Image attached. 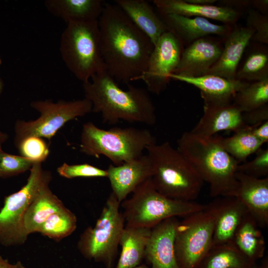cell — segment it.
<instances>
[{
  "instance_id": "obj_1",
  "label": "cell",
  "mask_w": 268,
  "mask_h": 268,
  "mask_svg": "<svg viewBox=\"0 0 268 268\" xmlns=\"http://www.w3.org/2000/svg\"><path fill=\"white\" fill-rule=\"evenodd\" d=\"M98 23L107 73L117 82L139 80L154 48L150 39L116 4L104 2Z\"/></svg>"
},
{
  "instance_id": "obj_2",
  "label": "cell",
  "mask_w": 268,
  "mask_h": 268,
  "mask_svg": "<svg viewBox=\"0 0 268 268\" xmlns=\"http://www.w3.org/2000/svg\"><path fill=\"white\" fill-rule=\"evenodd\" d=\"M82 83L84 98L92 103V112L100 114L104 123H156L155 107L146 89L129 83L128 90H123L107 71Z\"/></svg>"
},
{
  "instance_id": "obj_3",
  "label": "cell",
  "mask_w": 268,
  "mask_h": 268,
  "mask_svg": "<svg viewBox=\"0 0 268 268\" xmlns=\"http://www.w3.org/2000/svg\"><path fill=\"white\" fill-rule=\"evenodd\" d=\"M204 182L210 195L231 197L237 186L240 164L223 148L221 136H205L186 132L177 140V148Z\"/></svg>"
},
{
  "instance_id": "obj_4",
  "label": "cell",
  "mask_w": 268,
  "mask_h": 268,
  "mask_svg": "<svg viewBox=\"0 0 268 268\" xmlns=\"http://www.w3.org/2000/svg\"><path fill=\"white\" fill-rule=\"evenodd\" d=\"M152 166L151 182L162 195L173 200L194 201L204 182L185 157L168 141L146 148Z\"/></svg>"
},
{
  "instance_id": "obj_5",
  "label": "cell",
  "mask_w": 268,
  "mask_h": 268,
  "mask_svg": "<svg viewBox=\"0 0 268 268\" xmlns=\"http://www.w3.org/2000/svg\"><path fill=\"white\" fill-rule=\"evenodd\" d=\"M156 143V138L147 129L114 127L106 130L88 122L82 126L79 147L86 155L97 158L104 155L113 165H120L141 156L147 146Z\"/></svg>"
},
{
  "instance_id": "obj_6",
  "label": "cell",
  "mask_w": 268,
  "mask_h": 268,
  "mask_svg": "<svg viewBox=\"0 0 268 268\" xmlns=\"http://www.w3.org/2000/svg\"><path fill=\"white\" fill-rule=\"evenodd\" d=\"M60 52L67 68L82 83L106 71L98 20L67 24L61 35Z\"/></svg>"
},
{
  "instance_id": "obj_7",
  "label": "cell",
  "mask_w": 268,
  "mask_h": 268,
  "mask_svg": "<svg viewBox=\"0 0 268 268\" xmlns=\"http://www.w3.org/2000/svg\"><path fill=\"white\" fill-rule=\"evenodd\" d=\"M121 205L126 225L152 228L172 217H185L203 209L206 204L169 198L158 192L151 178L140 185Z\"/></svg>"
},
{
  "instance_id": "obj_8",
  "label": "cell",
  "mask_w": 268,
  "mask_h": 268,
  "mask_svg": "<svg viewBox=\"0 0 268 268\" xmlns=\"http://www.w3.org/2000/svg\"><path fill=\"white\" fill-rule=\"evenodd\" d=\"M120 205L111 192L95 225L86 228L77 243V248L85 259L100 263L105 268H114L126 225Z\"/></svg>"
},
{
  "instance_id": "obj_9",
  "label": "cell",
  "mask_w": 268,
  "mask_h": 268,
  "mask_svg": "<svg viewBox=\"0 0 268 268\" xmlns=\"http://www.w3.org/2000/svg\"><path fill=\"white\" fill-rule=\"evenodd\" d=\"M219 199L180 221L175 235V251L180 268H198L212 246Z\"/></svg>"
},
{
  "instance_id": "obj_10",
  "label": "cell",
  "mask_w": 268,
  "mask_h": 268,
  "mask_svg": "<svg viewBox=\"0 0 268 268\" xmlns=\"http://www.w3.org/2000/svg\"><path fill=\"white\" fill-rule=\"evenodd\" d=\"M29 171L26 183L5 196L0 209V244L3 246H18L26 242L28 235L24 226L26 211L40 189L52 180L51 172L44 170L42 163H34Z\"/></svg>"
},
{
  "instance_id": "obj_11",
  "label": "cell",
  "mask_w": 268,
  "mask_h": 268,
  "mask_svg": "<svg viewBox=\"0 0 268 268\" xmlns=\"http://www.w3.org/2000/svg\"><path fill=\"white\" fill-rule=\"evenodd\" d=\"M30 106L40 113L36 120H18L14 124V144L29 136L50 140L68 122L92 112L91 102L85 98L73 100H34Z\"/></svg>"
},
{
  "instance_id": "obj_12",
  "label": "cell",
  "mask_w": 268,
  "mask_h": 268,
  "mask_svg": "<svg viewBox=\"0 0 268 268\" xmlns=\"http://www.w3.org/2000/svg\"><path fill=\"white\" fill-rule=\"evenodd\" d=\"M184 49L180 40L171 32L168 31L161 36L139 79L145 83L148 91L158 95L166 89Z\"/></svg>"
},
{
  "instance_id": "obj_13",
  "label": "cell",
  "mask_w": 268,
  "mask_h": 268,
  "mask_svg": "<svg viewBox=\"0 0 268 268\" xmlns=\"http://www.w3.org/2000/svg\"><path fill=\"white\" fill-rule=\"evenodd\" d=\"M224 37H205L187 46L172 74L193 77L205 74L219 59Z\"/></svg>"
},
{
  "instance_id": "obj_14",
  "label": "cell",
  "mask_w": 268,
  "mask_h": 268,
  "mask_svg": "<svg viewBox=\"0 0 268 268\" xmlns=\"http://www.w3.org/2000/svg\"><path fill=\"white\" fill-rule=\"evenodd\" d=\"M106 170L112 193L120 203L152 175V163L147 154L120 165L110 164Z\"/></svg>"
},
{
  "instance_id": "obj_15",
  "label": "cell",
  "mask_w": 268,
  "mask_h": 268,
  "mask_svg": "<svg viewBox=\"0 0 268 268\" xmlns=\"http://www.w3.org/2000/svg\"><path fill=\"white\" fill-rule=\"evenodd\" d=\"M237 186L231 197L238 200L259 227L268 224V177L256 178L237 171Z\"/></svg>"
},
{
  "instance_id": "obj_16",
  "label": "cell",
  "mask_w": 268,
  "mask_h": 268,
  "mask_svg": "<svg viewBox=\"0 0 268 268\" xmlns=\"http://www.w3.org/2000/svg\"><path fill=\"white\" fill-rule=\"evenodd\" d=\"M177 217L165 219L151 228L144 259L151 268H180L175 251Z\"/></svg>"
},
{
  "instance_id": "obj_17",
  "label": "cell",
  "mask_w": 268,
  "mask_h": 268,
  "mask_svg": "<svg viewBox=\"0 0 268 268\" xmlns=\"http://www.w3.org/2000/svg\"><path fill=\"white\" fill-rule=\"evenodd\" d=\"M170 78L187 83L198 88L203 100L204 106H219L232 103L237 92L249 83L208 74L196 77L172 74Z\"/></svg>"
},
{
  "instance_id": "obj_18",
  "label": "cell",
  "mask_w": 268,
  "mask_h": 268,
  "mask_svg": "<svg viewBox=\"0 0 268 268\" xmlns=\"http://www.w3.org/2000/svg\"><path fill=\"white\" fill-rule=\"evenodd\" d=\"M168 30L172 33L184 46L207 36L224 37L233 26L217 24L200 17H188L176 14L160 15Z\"/></svg>"
},
{
  "instance_id": "obj_19",
  "label": "cell",
  "mask_w": 268,
  "mask_h": 268,
  "mask_svg": "<svg viewBox=\"0 0 268 268\" xmlns=\"http://www.w3.org/2000/svg\"><path fill=\"white\" fill-rule=\"evenodd\" d=\"M254 31L237 24L224 37L221 55L205 74L218 75L228 79H236L238 66ZM205 75V74H204Z\"/></svg>"
},
{
  "instance_id": "obj_20",
  "label": "cell",
  "mask_w": 268,
  "mask_h": 268,
  "mask_svg": "<svg viewBox=\"0 0 268 268\" xmlns=\"http://www.w3.org/2000/svg\"><path fill=\"white\" fill-rule=\"evenodd\" d=\"M153 2L160 15L176 14L188 17L211 19L233 26L237 24L243 12L227 6L199 5L185 0H154Z\"/></svg>"
},
{
  "instance_id": "obj_21",
  "label": "cell",
  "mask_w": 268,
  "mask_h": 268,
  "mask_svg": "<svg viewBox=\"0 0 268 268\" xmlns=\"http://www.w3.org/2000/svg\"><path fill=\"white\" fill-rule=\"evenodd\" d=\"M247 126L243 121L242 112L232 102L219 106H203V114L191 132L211 136L221 131L234 133Z\"/></svg>"
},
{
  "instance_id": "obj_22",
  "label": "cell",
  "mask_w": 268,
  "mask_h": 268,
  "mask_svg": "<svg viewBox=\"0 0 268 268\" xmlns=\"http://www.w3.org/2000/svg\"><path fill=\"white\" fill-rule=\"evenodd\" d=\"M116 4L151 41L154 46L161 36L168 31L164 21L144 0H116Z\"/></svg>"
},
{
  "instance_id": "obj_23",
  "label": "cell",
  "mask_w": 268,
  "mask_h": 268,
  "mask_svg": "<svg viewBox=\"0 0 268 268\" xmlns=\"http://www.w3.org/2000/svg\"><path fill=\"white\" fill-rule=\"evenodd\" d=\"M223 198L219 199L212 246L232 242L238 227L248 213L244 205L237 199Z\"/></svg>"
},
{
  "instance_id": "obj_24",
  "label": "cell",
  "mask_w": 268,
  "mask_h": 268,
  "mask_svg": "<svg viewBox=\"0 0 268 268\" xmlns=\"http://www.w3.org/2000/svg\"><path fill=\"white\" fill-rule=\"evenodd\" d=\"M101 0H46L47 10L67 24L98 20L104 7Z\"/></svg>"
},
{
  "instance_id": "obj_25",
  "label": "cell",
  "mask_w": 268,
  "mask_h": 268,
  "mask_svg": "<svg viewBox=\"0 0 268 268\" xmlns=\"http://www.w3.org/2000/svg\"><path fill=\"white\" fill-rule=\"evenodd\" d=\"M151 230L125 225L119 242L121 253L115 268H134L141 264Z\"/></svg>"
},
{
  "instance_id": "obj_26",
  "label": "cell",
  "mask_w": 268,
  "mask_h": 268,
  "mask_svg": "<svg viewBox=\"0 0 268 268\" xmlns=\"http://www.w3.org/2000/svg\"><path fill=\"white\" fill-rule=\"evenodd\" d=\"M62 201L51 190L49 184L43 186L29 205L24 219L28 235L37 232L52 214L65 207Z\"/></svg>"
},
{
  "instance_id": "obj_27",
  "label": "cell",
  "mask_w": 268,
  "mask_h": 268,
  "mask_svg": "<svg viewBox=\"0 0 268 268\" xmlns=\"http://www.w3.org/2000/svg\"><path fill=\"white\" fill-rule=\"evenodd\" d=\"M256 220L248 213L238 227L232 242L252 263L263 258L266 249L264 237Z\"/></svg>"
},
{
  "instance_id": "obj_28",
  "label": "cell",
  "mask_w": 268,
  "mask_h": 268,
  "mask_svg": "<svg viewBox=\"0 0 268 268\" xmlns=\"http://www.w3.org/2000/svg\"><path fill=\"white\" fill-rule=\"evenodd\" d=\"M268 78V45L251 41L238 66L236 79L247 82Z\"/></svg>"
},
{
  "instance_id": "obj_29",
  "label": "cell",
  "mask_w": 268,
  "mask_h": 268,
  "mask_svg": "<svg viewBox=\"0 0 268 268\" xmlns=\"http://www.w3.org/2000/svg\"><path fill=\"white\" fill-rule=\"evenodd\" d=\"M255 264L231 242L212 246L198 268H251Z\"/></svg>"
},
{
  "instance_id": "obj_30",
  "label": "cell",
  "mask_w": 268,
  "mask_h": 268,
  "mask_svg": "<svg viewBox=\"0 0 268 268\" xmlns=\"http://www.w3.org/2000/svg\"><path fill=\"white\" fill-rule=\"evenodd\" d=\"M224 149L239 163L256 153L264 144L250 132L249 126L234 133L230 136H221Z\"/></svg>"
},
{
  "instance_id": "obj_31",
  "label": "cell",
  "mask_w": 268,
  "mask_h": 268,
  "mask_svg": "<svg viewBox=\"0 0 268 268\" xmlns=\"http://www.w3.org/2000/svg\"><path fill=\"white\" fill-rule=\"evenodd\" d=\"M76 215L66 206L50 215L37 232L56 242L70 235L77 227Z\"/></svg>"
},
{
  "instance_id": "obj_32",
  "label": "cell",
  "mask_w": 268,
  "mask_h": 268,
  "mask_svg": "<svg viewBox=\"0 0 268 268\" xmlns=\"http://www.w3.org/2000/svg\"><path fill=\"white\" fill-rule=\"evenodd\" d=\"M233 103L242 113L268 104V78L249 82L237 92Z\"/></svg>"
},
{
  "instance_id": "obj_33",
  "label": "cell",
  "mask_w": 268,
  "mask_h": 268,
  "mask_svg": "<svg viewBox=\"0 0 268 268\" xmlns=\"http://www.w3.org/2000/svg\"><path fill=\"white\" fill-rule=\"evenodd\" d=\"M20 155L23 156L34 163L44 162L50 153L49 145L43 138L29 136L15 144Z\"/></svg>"
},
{
  "instance_id": "obj_34",
  "label": "cell",
  "mask_w": 268,
  "mask_h": 268,
  "mask_svg": "<svg viewBox=\"0 0 268 268\" xmlns=\"http://www.w3.org/2000/svg\"><path fill=\"white\" fill-rule=\"evenodd\" d=\"M34 163L22 156L11 154L3 151L0 155V178L17 176L30 170Z\"/></svg>"
},
{
  "instance_id": "obj_35",
  "label": "cell",
  "mask_w": 268,
  "mask_h": 268,
  "mask_svg": "<svg viewBox=\"0 0 268 268\" xmlns=\"http://www.w3.org/2000/svg\"><path fill=\"white\" fill-rule=\"evenodd\" d=\"M59 175L67 179L75 178H107L108 173L104 170L87 164H68L64 163L57 169Z\"/></svg>"
},
{
  "instance_id": "obj_36",
  "label": "cell",
  "mask_w": 268,
  "mask_h": 268,
  "mask_svg": "<svg viewBox=\"0 0 268 268\" xmlns=\"http://www.w3.org/2000/svg\"><path fill=\"white\" fill-rule=\"evenodd\" d=\"M247 11L246 26L254 31L251 41L268 45V15L263 14L253 8H250Z\"/></svg>"
},
{
  "instance_id": "obj_37",
  "label": "cell",
  "mask_w": 268,
  "mask_h": 268,
  "mask_svg": "<svg viewBox=\"0 0 268 268\" xmlns=\"http://www.w3.org/2000/svg\"><path fill=\"white\" fill-rule=\"evenodd\" d=\"M256 153L253 160L239 164L237 171L256 178L266 177L268 174V149L260 148Z\"/></svg>"
},
{
  "instance_id": "obj_38",
  "label": "cell",
  "mask_w": 268,
  "mask_h": 268,
  "mask_svg": "<svg viewBox=\"0 0 268 268\" xmlns=\"http://www.w3.org/2000/svg\"><path fill=\"white\" fill-rule=\"evenodd\" d=\"M243 120L248 126H255L268 121V104L242 113Z\"/></svg>"
},
{
  "instance_id": "obj_39",
  "label": "cell",
  "mask_w": 268,
  "mask_h": 268,
  "mask_svg": "<svg viewBox=\"0 0 268 268\" xmlns=\"http://www.w3.org/2000/svg\"><path fill=\"white\" fill-rule=\"evenodd\" d=\"M251 133L263 144L268 142V121L255 126H249Z\"/></svg>"
},
{
  "instance_id": "obj_40",
  "label": "cell",
  "mask_w": 268,
  "mask_h": 268,
  "mask_svg": "<svg viewBox=\"0 0 268 268\" xmlns=\"http://www.w3.org/2000/svg\"><path fill=\"white\" fill-rule=\"evenodd\" d=\"M218 5L227 6L242 12L244 9L247 11L251 8L252 0H222L217 1Z\"/></svg>"
},
{
  "instance_id": "obj_41",
  "label": "cell",
  "mask_w": 268,
  "mask_h": 268,
  "mask_svg": "<svg viewBox=\"0 0 268 268\" xmlns=\"http://www.w3.org/2000/svg\"><path fill=\"white\" fill-rule=\"evenodd\" d=\"M251 8L263 14L268 15V0H252Z\"/></svg>"
},
{
  "instance_id": "obj_42",
  "label": "cell",
  "mask_w": 268,
  "mask_h": 268,
  "mask_svg": "<svg viewBox=\"0 0 268 268\" xmlns=\"http://www.w3.org/2000/svg\"><path fill=\"white\" fill-rule=\"evenodd\" d=\"M0 268H28L20 261L14 264L10 263L6 259L0 255Z\"/></svg>"
},
{
  "instance_id": "obj_43",
  "label": "cell",
  "mask_w": 268,
  "mask_h": 268,
  "mask_svg": "<svg viewBox=\"0 0 268 268\" xmlns=\"http://www.w3.org/2000/svg\"><path fill=\"white\" fill-rule=\"evenodd\" d=\"M187 2L199 5H213L217 0H185Z\"/></svg>"
},
{
  "instance_id": "obj_44",
  "label": "cell",
  "mask_w": 268,
  "mask_h": 268,
  "mask_svg": "<svg viewBox=\"0 0 268 268\" xmlns=\"http://www.w3.org/2000/svg\"><path fill=\"white\" fill-rule=\"evenodd\" d=\"M8 135L6 133H3L0 131V143H3L7 139Z\"/></svg>"
},
{
  "instance_id": "obj_45",
  "label": "cell",
  "mask_w": 268,
  "mask_h": 268,
  "mask_svg": "<svg viewBox=\"0 0 268 268\" xmlns=\"http://www.w3.org/2000/svg\"><path fill=\"white\" fill-rule=\"evenodd\" d=\"M3 82L2 80V79L0 77V97L2 94L3 90Z\"/></svg>"
},
{
  "instance_id": "obj_46",
  "label": "cell",
  "mask_w": 268,
  "mask_h": 268,
  "mask_svg": "<svg viewBox=\"0 0 268 268\" xmlns=\"http://www.w3.org/2000/svg\"><path fill=\"white\" fill-rule=\"evenodd\" d=\"M134 268H150L149 267L145 264H140Z\"/></svg>"
},
{
  "instance_id": "obj_47",
  "label": "cell",
  "mask_w": 268,
  "mask_h": 268,
  "mask_svg": "<svg viewBox=\"0 0 268 268\" xmlns=\"http://www.w3.org/2000/svg\"><path fill=\"white\" fill-rule=\"evenodd\" d=\"M2 151L3 150L2 149V143H0V154L2 152Z\"/></svg>"
},
{
  "instance_id": "obj_48",
  "label": "cell",
  "mask_w": 268,
  "mask_h": 268,
  "mask_svg": "<svg viewBox=\"0 0 268 268\" xmlns=\"http://www.w3.org/2000/svg\"><path fill=\"white\" fill-rule=\"evenodd\" d=\"M251 268H259V266L255 264Z\"/></svg>"
},
{
  "instance_id": "obj_49",
  "label": "cell",
  "mask_w": 268,
  "mask_h": 268,
  "mask_svg": "<svg viewBox=\"0 0 268 268\" xmlns=\"http://www.w3.org/2000/svg\"><path fill=\"white\" fill-rule=\"evenodd\" d=\"M1 63H2V60L0 56V66L1 65Z\"/></svg>"
}]
</instances>
